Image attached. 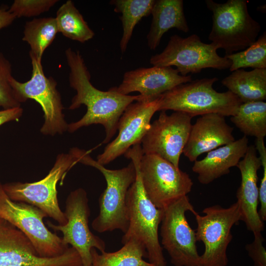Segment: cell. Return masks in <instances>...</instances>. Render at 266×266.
Here are the masks:
<instances>
[{
    "label": "cell",
    "mask_w": 266,
    "mask_h": 266,
    "mask_svg": "<svg viewBox=\"0 0 266 266\" xmlns=\"http://www.w3.org/2000/svg\"><path fill=\"white\" fill-rule=\"evenodd\" d=\"M254 146L257 152L259 153L258 157L261 161L263 169V177L259 188L260 208L258 213L262 221L264 222L266 220V148L264 138L256 139Z\"/></svg>",
    "instance_id": "cell-31"
},
{
    "label": "cell",
    "mask_w": 266,
    "mask_h": 266,
    "mask_svg": "<svg viewBox=\"0 0 266 266\" xmlns=\"http://www.w3.org/2000/svg\"><path fill=\"white\" fill-rule=\"evenodd\" d=\"M225 57L231 62V71L246 67L266 69V33L265 32L245 49Z\"/></svg>",
    "instance_id": "cell-28"
},
{
    "label": "cell",
    "mask_w": 266,
    "mask_h": 266,
    "mask_svg": "<svg viewBox=\"0 0 266 266\" xmlns=\"http://www.w3.org/2000/svg\"><path fill=\"white\" fill-rule=\"evenodd\" d=\"M12 75L10 61L0 52V106L3 109L20 107L16 99L9 80Z\"/></svg>",
    "instance_id": "cell-29"
},
{
    "label": "cell",
    "mask_w": 266,
    "mask_h": 266,
    "mask_svg": "<svg viewBox=\"0 0 266 266\" xmlns=\"http://www.w3.org/2000/svg\"><path fill=\"white\" fill-rule=\"evenodd\" d=\"M248 146V139L244 135L208 152L203 159L194 162L192 169L198 174L200 183L208 184L229 173L231 167L236 166L244 156Z\"/></svg>",
    "instance_id": "cell-20"
},
{
    "label": "cell",
    "mask_w": 266,
    "mask_h": 266,
    "mask_svg": "<svg viewBox=\"0 0 266 266\" xmlns=\"http://www.w3.org/2000/svg\"><path fill=\"white\" fill-rule=\"evenodd\" d=\"M254 145L248 146L244 155L237 165L240 174L241 182L236 197L241 212V221L247 229L253 233H261L264 223L258 210L259 188L258 171L262 166L261 161L257 154Z\"/></svg>",
    "instance_id": "cell-18"
},
{
    "label": "cell",
    "mask_w": 266,
    "mask_h": 266,
    "mask_svg": "<svg viewBox=\"0 0 266 266\" xmlns=\"http://www.w3.org/2000/svg\"><path fill=\"white\" fill-rule=\"evenodd\" d=\"M32 73L30 80L20 82L13 76L10 84L17 100L21 103L28 99H33L41 107L44 122L41 133L54 135L67 130L68 124L63 113L64 109L61 96L57 89V82L52 77H47L43 71L41 61L29 53Z\"/></svg>",
    "instance_id": "cell-9"
},
{
    "label": "cell",
    "mask_w": 266,
    "mask_h": 266,
    "mask_svg": "<svg viewBox=\"0 0 266 266\" xmlns=\"http://www.w3.org/2000/svg\"><path fill=\"white\" fill-rule=\"evenodd\" d=\"M65 55L70 70L69 85L76 92L69 109L74 110L83 104L87 107L85 114L68 124L67 130L73 133L83 127L101 125L105 133L102 143L106 144L116 133L119 120L126 108L134 101L146 100L139 94L124 95L110 89L107 91L98 89L90 81V73L79 51L68 48Z\"/></svg>",
    "instance_id": "cell-1"
},
{
    "label": "cell",
    "mask_w": 266,
    "mask_h": 266,
    "mask_svg": "<svg viewBox=\"0 0 266 266\" xmlns=\"http://www.w3.org/2000/svg\"><path fill=\"white\" fill-rule=\"evenodd\" d=\"M217 48L211 43L203 42L196 34L187 37L175 34L170 36L164 50L152 56L150 63L153 66H174L179 73H199L205 68L229 69L231 62L220 56Z\"/></svg>",
    "instance_id": "cell-7"
},
{
    "label": "cell",
    "mask_w": 266,
    "mask_h": 266,
    "mask_svg": "<svg viewBox=\"0 0 266 266\" xmlns=\"http://www.w3.org/2000/svg\"><path fill=\"white\" fill-rule=\"evenodd\" d=\"M47 217L45 213L36 206L11 200L0 183V218L20 230L32 242L39 256L58 257L69 247L45 226L43 219Z\"/></svg>",
    "instance_id": "cell-10"
},
{
    "label": "cell",
    "mask_w": 266,
    "mask_h": 266,
    "mask_svg": "<svg viewBox=\"0 0 266 266\" xmlns=\"http://www.w3.org/2000/svg\"><path fill=\"white\" fill-rule=\"evenodd\" d=\"M77 266H83V265H81Z\"/></svg>",
    "instance_id": "cell-35"
},
{
    "label": "cell",
    "mask_w": 266,
    "mask_h": 266,
    "mask_svg": "<svg viewBox=\"0 0 266 266\" xmlns=\"http://www.w3.org/2000/svg\"><path fill=\"white\" fill-rule=\"evenodd\" d=\"M160 235L161 244L174 266H201L196 242V232L188 223L186 213L196 211L187 196H184L164 209Z\"/></svg>",
    "instance_id": "cell-8"
},
{
    "label": "cell",
    "mask_w": 266,
    "mask_h": 266,
    "mask_svg": "<svg viewBox=\"0 0 266 266\" xmlns=\"http://www.w3.org/2000/svg\"><path fill=\"white\" fill-rule=\"evenodd\" d=\"M151 14L152 22L147 35V45L151 50L158 47L163 35L171 28L185 33L189 31L182 0H155Z\"/></svg>",
    "instance_id": "cell-21"
},
{
    "label": "cell",
    "mask_w": 266,
    "mask_h": 266,
    "mask_svg": "<svg viewBox=\"0 0 266 266\" xmlns=\"http://www.w3.org/2000/svg\"><path fill=\"white\" fill-rule=\"evenodd\" d=\"M233 130L221 114L201 115L192 125L183 153L194 162L200 155L234 141Z\"/></svg>",
    "instance_id": "cell-19"
},
{
    "label": "cell",
    "mask_w": 266,
    "mask_h": 266,
    "mask_svg": "<svg viewBox=\"0 0 266 266\" xmlns=\"http://www.w3.org/2000/svg\"><path fill=\"white\" fill-rule=\"evenodd\" d=\"M221 83L242 103L266 99V69L249 71L238 69L224 78Z\"/></svg>",
    "instance_id": "cell-22"
},
{
    "label": "cell",
    "mask_w": 266,
    "mask_h": 266,
    "mask_svg": "<svg viewBox=\"0 0 266 266\" xmlns=\"http://www.w3.org/2000/svg\"><path fill=\"white\" fill-rule=\"evenodd\" d=\"M191 81V75L182 76L171 66H153L126 72L122 83L110 89L124 95L137 92L145 100H153L176 86Z\"/></svg>",
    "instance_id": "cell-17"
},
{
    "label": "cell",
    "mask_w": 266,
    "mask_h": 266,
    "mask_svg": "<svg viewBox=\"0 0 266 266\" xmlns=\"http://www.w3.org/2000/svg\"><path fill=\"white\" fill-rule=\"evenodd\" d=\"M231 121L244 134L256 139L266 135V102L256 101L243 102Z\"/></svg>",
    "instance_id": "cell-24"
},
{
    "label": "cell",
    "mask_w": 266,
    "mask_h": 266,
    "mask_svg": "<svg viewBox=\"0 0 266 266\" xmlns=\"http://www.w3.org/2000/svg\"><path fill=\"white\" fill-rule=\"evenodd\" d=\"M82 265L72 247L61 255L39 256L28 238L16 227L0 218V266H77Z\"/></svg>",
    "instance_id": "cell-15"
},
{
    "label": "cell",
    "mask_w": 266,
    "mask_h": 266,
    "mask_svg": "<svg viewBox=\"0 0 266 266\" xmlns=\"http://www.w3.org/2000/svg\"><path fill=\"white\" fill-rule=\"evenodd\" d=\"M192 118L183 112L167 115L161 111L142 140L143 154L157 155L179 168L180 157L188 138Z\"/></svg>",
    "instance_id": "cell-14"
},
{
    "label": "cell",
    "mask_w": 266,
    "mask_h": 266,
    "mask_svg": "<svg viewBox=\"0 0 266 266\" xmlns=\"http://www.w3.org/2000/svg\"><path fill=\"white\" fill-rule=\"evenodd\" d=\"M91 266H154L144 260V257L147 258L144 247L133 240L113 252L105 251L99 254L94 248L91 250Z\"/></svg>",
    "instance_id": "cell-26"
},
{
    "label": "cell",
    "mask_w": 266,
    "mask_h": 266,
    "mask_svg": "<svg viewBox=\"0 0 266 266\" xmlns=\"http://www.w3.org/2000/svg\"><path fill=\"white\" fill-rule=\"evenodd\" d=\"M155 0H113L110 3L115 12L121 13L123 34L120 42L122 53L126 52L135 25L151 14Z\"/></svg>",
    "instance_id": "cell-23"
},
{
    "label": "cell",
    "mask_w": 266,
    "mask_h": 266,
    "mask_svg": "<svg viewBox=\"0 0 266 266\" xmlns=\"http://www.w3.org/2000/svg\"><path fill=\"white\" fill-rule=\"evenodd\" d=\"M69 152L75 156L77 163L98 169L106 181V188L99 200V214L92 223V228L100 233L119 230L125 233L129 225L127 193L136 178L133 163L131 161L120 169H110L93 159L85 150L73 148Z\"/></svg>",
    "instance_id": "cell-3"
},
{
    "label": "cell",
    "mask_w": 266,
    "mask_h": 266,
    "mask_svg": "<svg viewBox=\"0 0 266 266\" xmlns=\"http://www.w3.org/2000/svg\"><path fill=\"white\" fill-rule=\"evenodd\" d=\"M16 17L11 13L6 6L0 8V30L10 26Z\"/></svg>",
    "instance_id": "cell-34"
},
{
    "label": "cell",
    "mask_w": 266,
    "mask_h": 266,
    "mask_svg": "<svg viewBox=\"0 0 266 266\" xmlns=\"http://www.w3.org/2000/svg\"><path fill=\"white\" fill-rule=\"evenodd\" d=\"M22 113L21 107L0 110V126L9 121L19 120Z\"/></svg>",
    "instance_id": "cell-33"
},
{
    "label": "cell",
    "mask_w": 266,
    "mask_h": 266,
    "mask_svg": "<svg viewBox=\"0 0 266 266\" xmlns=\"http://www.w3.org/2000/svg\"><path fill=\"white\" fill-rule=\"evenodd\" d=\"M55 18L58 32L68 38L84 43L95 35L71 0H67L58 8Z\"/></svg>",
    "instance_id": "cell-27"
},
{
    "label": "cell",
    "mask_w": 266,
    "mask_h": 266,
    "mask_svg": "<svg viewBox=\"0 0 266 266\" xmlns=\"http://www.w3.org/2000/svg\"><path fill=\"white\" fill-rule=\"evenodd\" d=\"M218 80L203 78L176 86L158 98V111L183 112L192 118L209 113L234 115L242 102L229 91H216L213 85Z\"/></svg>",
    "instance_id": "cell-4"
},
{
    "label": "cell",
    "mask_w": 266,
    "mask_h": 266,
    "mask_svg": "<svg viewBox=\"0 0 266 266\" xmlns=\"http://www.w3.org/2000/svg\"><path fill=\"white\" fill-rule=\"evenodd\" d=\"M66 222L55 225L48 221L47 226L54 231L63 233L64 244L71 245L78 252L83 266H91V250L96 248L101 253L105 251V242L93 234L89 227L90 209L87 193L78 188L68 196L64 212Z\"/></svg>",
    "instance_id": "cell-13"
},
{
    "label": "cell",
    "mask_w": 266,
    "mask_h": 266,
    "mask_svg": "<svg viewBox=\"0 0 266 266\" xmlns=\"http://www.w3.org/2000/svg\"><path fill=\"white\" fill-rule=\"evenodd\" d=\"M158 109V98L130 104L119 120L117 136L98 156L97 161L104 166L124 154L132 146L141 144L150 127L151 118Z\"/></svg>",
    "instance_id": "cell-16"
},
{
    "label": "cell",
    "mask_w": 266,
    "mask_h": 266,
    "mask_svg": "<svg viewBox=\"0 0 266 266\" xmlns=\"http://www.w3.org/2000/svg\"><path fill=\"white\" fill-rule=\"evenodd\" d=\"M58 33L55 18H34L26 23L22 40L30 45L29 53L41 61L44 52Z\"/></svg>",
    "instance_id": "cell-25"
},
{
    "label": "cell",
    "mask_w": 266,
    "mask_h": 266,
    "mask_svg": "<svg viewBox=\"0 0 266 266\" xmlns=\"http://www.w3.org/2000/svg\"><path fill=\"white\" fill-rule=\"evenodd\" d=\"M77 163L76 158L70 152L61 154L57 157L53 167L42 179L32 183H5L2 184V188L11 200L36 206L58 224L64 225L66 219L59 206L57 185Z\"/></svg>",
    "instance_id": "cell-12"
},
{
    "label": "cell",
    "mask_w": 266,
    "mask_h": 266,
    "mask_svg": "<svg viewBox=\"0 0 266 266\" xmlns=\"http://www.w3.org/2000/svg\"><path fill=\"white\" fill-rule=\"evenodd\" d=\"M138 168L145 193L159 208L164 209L192 190L189 175L157 155L143 154Z\"/></svg>",
    "instance_id": "cell-11"
},
{
    "label": "cell",
    "mask_w": 266,
    "mask_h": 266,
    "mask_svg": "<svg viewBox=\"0 0 266 266\" xmlns=\"http://www.w3.org/2000/svg\"><path fill=\"white\" fill-rule=\"evenodd\" d=\"M202 213V216L197 212L194 215L197 240L204 246L201 266H227V250L233 238L231 230L241 221L239 205L237 201L227 208L215 205L205 208Z\"/></svg>",
    "instance_id": "cell-6"
},
{
    "label": "cell",
    "mask_w": 266,
    "mask_h": 266,
    "mask_svg": "<svg viewBox=\"0 0 266 266\" xmlns=\"http://www.w3.org/2000/svg\"><path fill=\"white\" fill-rule=\"evenodd\" d=\"M124 155L133 163L136 178L127 193L129 225L122 238V243L124 244L132 240L137 242L145 249L148 262L154 266H166L158 235L164 209L153 203L143 188L138 168V162L143 155L141 145L132 146Z\"/></svg>",
    "instance_id": "cell-2"
},
{
    "label": "cell",
    "mask_w": 266,
    "mask_h": 266,
    "mask_svg": "<svg viewBox=\"0 0 266 266\" xmlns=\"http://www.w3.org/2000/svg\"><path fill=\"white\" fill-rule=\"evenodd\" d=\"M58 1V0H15L8 10L16 18L34 17L49 11Z\"/></svg>",
    "instance_id": "cell-30"
},
{
    "label": "cell",
    "mask_w": 266,
    "mask_h": 266,
    "mask_svg": "<svg viewBox=\"0 0 266 266\" xmlns=\"http://www.w3.org/2000/svg\"><path fill=\"white\" fill-rule=\"evenodd\" d=\"M212 13V26L208 39L226 55L242 51L256 40L261 30L260 24L249 14L245 0H228L220 3L206 0Z\"/></svg>",
    "instance_id": "cell-5"
},
{
    "label": "cell",
    "mask_w": 266,
    "mask_h": 266,
    "mask_svg": "<svg viewBox=\"0 0 266 266\" xmlns=\"http://www.w3.org/2000/svg\"><path fill=\"white\" fill-rule=\"evenodd\" d=\"M253 234V241L246 244L245 249L253 260L254 266H266V250L263 245L265 239L260 232Z\"/></svg>",
    "instance_id": "cell-32"
}]
</instances>
